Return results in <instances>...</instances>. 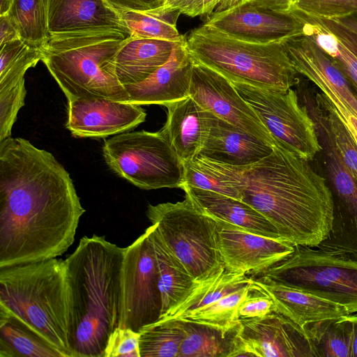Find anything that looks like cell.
Returning <instances> with one entry per match:
<instances>
[{"mask_svg":"<svg viewBox=\"0 0 357 357\" xmlns=\"http://www.w3.org/2000/svg\"><path fill=\"white\" fill-rule=\"evenodd\" d=\"M102 155L114 172L141 189L183 185V163L161 130L114 135L104 142Z\"/></svg>","mask_w":357,"mask_h":357,"instance_id":"obj_9","label":"cell"},{"mask_svg":"<svg viewBox=\"0 0 357 357\" xmlns=\"http://www.w3.org/2000/svg\"><path fill=\"white\" fill-rule=\"evenodd\" d=\"M302 290L357 312V261L309 246L294 245L291 255L255 275Z\"/></svg>","mask_w":357,"mask_h":357,"instance_id":"obj_8","label":"cell"},{"mask_svg":"<svg viewBox=\"0 0 357 357\" xmlns=\"http://www.w3.org/2000/svg\"><path fill=\"white\" fill-rule=\"evenodd\" d=\"M282 40L248 42L204 24L190 31L185 38V47L195 61L231 82L259 88L288 89L298 83V73Z\"/></svg>","mask_w":357,"mask_h":357,"instance_id":"obj_6","label":"cell"},{"mask_svg":"<svg viewBox=\"0 0 357 357\" xmlns=\"http://www.w3.org/2000/svg\"><path fill=\"white\" fill-rule=\"evenodd\" d=\"M121 18L130 31V38L159 39L181 42L185 36L176 28L180 13L153 14L137 10H119Z\"/></svg>","mask_w":357,"mask_h":357,"instance_id":"obj_33","label":"cell"},{"mask_svg":"<svg viewBox=\"0 0 357 357\" xmlns=\"http://www.w3.org/2000/svg\"><path fill=\"white\" fill-rule=\"evenodd\" d=\"M0 312L72 357L65 260L53 258L0 268Z\"/></svg>","mask_w":357,"mask_h":357,"instance_id":"obj_4","label":"cell"},{"mask_svg":"<svg viewBox=\"0 0 357 357\" xmlns=\"http://www.w3.org/2000/svg\"><path fill=\"white\" fill-rule=\"evenodd\" d=\"M222 1V0H194L190 5L181 12V14L192 17L197 15H204L206 19Z\"/></svg>","mask_w":357,"mask_h":357,"instance_id":"obj_44","label":"cell"},{"mask_svg":"<svg viewBox=\"0 0 357 357\" xmlns=\"http://www.w3.org/2000/svg\"><path fill=\"white\" fill-rule=\"evenodd\" d=\"M351 324V357H357V314L348 315Z\"/></svg>","mask_w":357,"mask_h":357,"instance_id":"obj_49","label":"cell"},{"mask_svg":"<svg viewBox=\"0 0 357 357\" xmlns=\"http://www.w3.org/2000/svg\"><path fill=\"white\" fill-rule=\"evenodd\" d=\"M204 24L229 36L257 43L280 41L303 32V24L291 14L248 1L212 13Z\"/></svg>","mask_w":357,"mask_h":357,"instance_id":"obj_13","label":"cell"},{"mask_svg":"<svg viewBox=\"0 0 357 357\" xmlns=\"http://www.w3.org/2000/svg\"><path fill=\"white\" fill-rule=\"evenodd\" d=\"M296 0H268L263 6L278 12L287 13Z\"/></svg>","mask_w":357,"mask_h":357,"instance_id":"obj_47","label":"cell"},{"mask_svg":"<svg viewBox=\"0 0 357 357\" xmlns=\"http://www.w3.org/2000/svg\"><path fill=\"white\" fill-rule=\"evenodd\" d=\"M253 282L274 303V310L301 327L308 323L350 314L347 307L314 294L278 284L261 277Z\"/></svg>","mask_w":357,"mask_h":357,"instance_id":"obj_22","label":"cell"},{"mask_svg":"<svg viewBox=\"0 0 357 357\" xmlns=\"http://www.w3.org/2000/svg\"><path fill=\"white\" fill-rule=\"evenodd\" d=\"M165 107L167 120L160 130L183 163L199 153L216 116L190 96Z\"/></svg>","mask_w":357,"mask_h":357,"instance_id":"obj_20","label":"cell"},{"mask_svg":"<svg viewBox=\"0 0 357 357\" xmlns=\"http://www.w3.org/2000/svg\"><path fill=\"white\" fill-rule=\"evenodd\" d=\"M333 20L357 36V12Z\"/></svg>","mask_w":357,"mask_h":357,"instance_id":"obj_48","label":"cell"},{"mask_svg":"<svg viewBox=\"0 0 357 357\" xmlns=\"http://www.w3.org/2000/svg\"><path fill=\"white\" fill-rule=\"evenodd\" d=\"M348 315L308 323L302 327L316 357H351L352 331Z\"/></svg>","mask_w":357,"mask_h":357,"instance_id":"obj_31","label":"cell"},{"mask_svg":"<svg viewBox=\"0 0 357 357\" xmlns=\"http://www.w3.org/2000/svg\"><path fill=\"white\" fill-rule=\"evenodd\" d=\"M68 101L66 128L76 137L104 138L128 132L145 121L141 105L107 98Z\"/></svg>","mask_w":357,"mask_h":357,"instance_id":"obj_16","label":"cell"},{"mask_svg":"<svg viewBox=\"0 0 357 357\" xmlns=\"http://www.w3.org/2000/svg\"><path fill=\"white\" fill-rule=\"evenodd\" d=\"M268 0H248V2L256 6H263Z\"/></svg>","mask_w":357,"mask_h":357,"instance_id":"obj_51","label":"cell"},{"mask_svg":"<svg viewBox=\"0 0 357 357\" xmlns=\"http://www.w3.org/2000/svg\"><path fill=\"white\" fill-rule=\"evenodd\" d=\"M146 231L155 253L158 267L162 297L160 319H162L169 315L199 282L194 279L183 264L162 241L154 225H151Z\"/></svg>","mask_w":357,"mask_h":357,"instance_id":"obj_25","label":"cell"},{"mask_svg":"<svg viewBox=\"0 0 357 357\" xmlns=\"http://www.w3.org/2000/svg\"><path fill=\"white\" fill-rule=\"evenodd\" d=\"M84 212L51 153L21 137L0 141V268L62 255Z\"/></svg>","mask_w":357,"mask_h":357,"instance_id":"obj_1","label":"cell"},{"mask_svg":"<svg viewBox=\"0 0 357 357\" xmlns=\"http://www.w3.org/2000/svg\"><path fill=\"white\" fill-rule=\"evenodd\" d=\"M26 95L24 79L0 87V141L10 137Z\"/></svg>","mask_w":357,"mask_h":357,"instance_id":"obj_38","label":"cell"},{"mask_svg":"<svg viewBox=\"0 0 357 357\" xmlns=\"http://www.w3.org/2000/svg\"><path fill=\"white\" fill-rule=\"evenodd\" d=\"M162 297L155 253L147 231L124 248L121 269L119 328L139 333L158 321Z\"/></svg>","mask_w":357,"mask_h":357,"instance_id":"obj_11","label":"cell"},{"mask_svg":"<svg viewBox=\"0 0 357 357\" xmlns=\"http://www.w3.org/2000/svg\"><path fill=\"white\" fill-rule=\"evenodd\" d=\"M146 215L165 245L197 282L225 269L216 223L185 194L183 201L149 204Z\"/></svg>","mask_w":357,"mask_h":357,"instance_id":"obj_7","label":"cell"},{"mask_svg":"<svg viewBox=\"0 0 357 357\" xmlns=\"http://www.w3.org/2000/svg\"><path fill=\"white\" fill-rule=\"evenodd\" d=\"M193 65L185 39L176 43L169 59L146 79L124 86L129 95L128 102L166 107L189 97Z\"/></svg>","mask_w":357,"mask_h":357,"instance_id":"obj_19","label":"cell"},{"mask_svg":"<svg viewBox=\"0 0 357 357\" xmlns=\"http://www.w3.org/2000/svg\"><path fill=\"white\" fill-rule=\"evenodd\" d=\"M241 200L252 206L293 245L317 248L328 235L333 197L326 179L308 161L275 146L244 167Z\"/></svg>","mask_w":357,"mask_h":357,"instance_id":"obj_2","label":"cell"},{"mask_svg":"<svg viewBox=\"0 0 357 357\" xmlns=\"http://www.w3.org/2000/svg\"><path fill=\"white\" fill-rule=\"evenodd\" d=\"M189 96L219 119L276 146L255 112L241 96L231 82L195 61Z\"/></svg>","mask_w":357,"mask_h":357,"instance_id":"obj_12","label":"cell"},{"mask_svg":"<svg viewBox=\"0 0 357 357\" xmlns=\"http://www.w3.org/2000/svg\"><path fill=\"white\" fill-rule=\"evenodd\" d=\"M324 95L328 98L335 113L343 122L357 144V116L351 112L335 96L324 93Z\"/></svg>","mask_w":357,"mask_h":357,"instance_id":"obj_42","label":"cell"},{"mask_svg":"<svg viewBox=\"0 0 357 357\" xmlns=\"http://www.w3.org/2000/svg\"><path fill=\"white\" fill-rule=\"evenodd\" d=\"M294 68L321 93L337 97L357 116V96L333 59L303 32L282 40Z\"/></svg>","mask_w":357,"mask_h":357,"instance_id":"obj_17","label":"cell"},{"mask_svg":"<svg viewBox=\"0 0 357 357\" xmlns=\"http://www.w3.org/2000/svg\"><path fill=\"white\" fill-rule=\"evenodd\" d=\"M315 97L323 107L336 151L344 165L357 180V144L324 93H317Z\"/></svg>","mask_w":357,"mask_h":357,"instance_id":"obj_37","label":"cell"},{"mask_svg":"<svg viewBox=\"0 0 357 357\" xmlns=\"http://www.w3.org/2000/svg\"><path fill=\"white\" fill-rule=\"evenodd\" d=\"M180 321L183 331L178 357L243 356L238 333L241 322L220 328L192 321Z\"/></svg>","mask_w":357,"mask_h":357,"instance_id":"obj_26","label":"cell"},{"mask_svg":"<svg viewBox=\"0 0 357 357\" xmlns=\"http://www.w3.org/2000/svg\"><path fill=\"white\" fill-rule=\"evenodd\" d=\"M239 319L244 356L316 357L303 328L275 310Z\"/></svg>","mask_w":357,"mask_h":357,"instance_id":"obj_15","label":"cell"},{"mask_svg":"<svg viewBox=\"0 0 357 357\" xmlns=\"http://www.w3.org/2000/svg\"><path fill=\"white\" fill-rule=\"evenodd\" d=\"M117 10L148 11L161 6L158 0H105Z\"/></svg>","mask_w":357,"mask_h":357,"instance_id":"obj_43","label":"cell"},{"mask_svg":"<svg viewBox=\"0 0 357 357\" xmlns=\"http://www.w3.org/2000/svg\"><path fill=\"white\" fill-rule=\"evenodd\" d=\"M40 48L19 41L4 45L0 49V87L24 79L26 70L41 61Z\"/></svg>","mask_w":357,"mask_h":357,"instance_id":"obj_36","label":"cell"},{"mask_svg":"<svg viewBox=\"0 0 357 357\" xmlns=\"http://www.w3.org/2000/svg\"><path fill=\"white\" fill-rule=\"evenodd\" d=\"M140 334L130 328H116L110 335L104 357H140Z\"/></svg>","mask_w":357,"mask_h":357,"instance_id":"obj_40","label":"cell"},{"mask_svg":"<svg viewBox=\"0 0 357 357\" xmlns=\"http://www.w3.org/2000/svg\"><path fill=\"white\" fill-rule=\"evenodd\" d=\"M252 282V278L248 277L247 274L231 273L225 268L215 275L199 282L169 315L159 320L178 319Z\"/></svg>","mask_w":357,"mask_h":357,"instance_id":"obj_30","label":"cell"},{"mask_svg":"<svg viewBox=\"0 0 357 357\" xmlns=\"http://www.w3.org/2000/svg\"><path fill=\"white\" fill-rule=\"evenodd\" d=\"M29 46L41 48L49 40L46 9L43 0H13L6 13Z\"/></svg>","mask_w":357,"mask_h":357,"instance_id":"obj_32","label":"cell"},{"mask_svg":"<svg viewBox=\"0 0 357 357\" xmlns=\"http://www.w3.org/2000/svg\"><path fill=\"white\" fill-rule=\"evenodd\" d=\"M274 147L215 116L208 138L198 155L233 166L246 167L268 156Z\"/></svg>","mask_w":357,"mask_h":357,"instance_id":"obj_21","label":"cell"},{"mask_svg":"<svg viewBox=\"0 0 357 357\" xmlns=\"http://www.w3.org/2000/svg\"><path fill=\"white\" fill-rule=\"evenodd\" d=\"M256 288L257 285L254 283L253 289L240 304L239 319L260 317L274 310V303L271 298L259 286L255 293Z\"/></svg>","mask_w":357,"mask_h":357,"instance_id":"obj_41","label":"cell"},{"mask_svg":"<svg viewBox=\"0 0 357 357\" xmlns=\"http://www.w3.org/2000/svg\"><path fill=\"white\" fill-rule=\"evenodd\" d=\"M20 39L17 31L6 14L0 15V47L4 44Z\"/></svg>","mask_w":357,"mask_h":357,"instance_id":"obj_45","label":"cell"},{"mask_svg":"<svg viewBox=\"0 0 357 357\" xmlns=\"http://www.w3.org/2000/svg\"><path fill=\"white\" fill-rule=\"evenodd\" d=\"M183 190L198 208L212 217L259 236L281 238L266 218L242 200L200 188L186 187Z\"/></svg>","mask_w":357,"mask_h":357,"instance_id":"obj_23","label":"cell"},{"mask_svg":"<svg viewBox=\"0 0 357 357\" xmlns=\"http://www.w3.org/2000/svg\"><path fill=\"white\" fill-rule=\"evenodd\" d=\"M67 357L15 318L0 312V357Z\"/></svg>","mask_w":357,"mask_h":357,"instance_id":"obj_29","label":"cell"},{"mask_svg":"<svg viewBox=\"0 0 357 357\" xmlns=\"http://www.w3.org/2000/svg\"><path fill=\"white\" fill-rule=\"evenodd\" d=\"M139 334L140 357H178L184 337L179 320H158Z\"/></svg>","mask_w":357,"mask_h":357,"instance_id":"obj_34","label":"cell"},{"mask_svg":"<svg viewBox=\"0 0 357 357\" xmlns=\"http://www.w3.org/2000/svg\"><path fill=\"white\" fill-rule=\"evenodd\" d=\"M183 166L181 189L200 188L241 200L245 167L222 163L200 155L183 162Z\"/></svg>","mask_w":357,"mask_h":357,"instance_id":"obj_28","label":"cell"},{"mask_svg":"<svg viewBox=\"0 0 357 357\" xmlns=\"http://www.w3.org/2000/svg\"><path fill=\"white\" fill-rule=\"evenodd\" d=\"M303 15L336 20L357 12V0H296L289 9Z\"/></svg>","mask_w":357,"mask_h":357,"instance_id":"obj_39","label":"cell"},{"mask_svg":"<svg viewBox=\"0 0 357 357\" xmlns=\"http://www.w3.org/2000/svg\"><path fill=\"white\" fill-rule=\"evenodd\" d=\"M130 37L112 30L50 36L42 61L68 100L107 98L128 102L115 72V59Z\"/></svg>","mask_w":357,"mask_h":357,"instance_id":"obj_5","label":"cell"},{"mask_svg":"<svg viewBox=\"0 0 357 357\" xmlns=\"http://www.w3.org/2000/svg\"><path fill=\"white\" fill-rule=\"evenodd\" d=\"M124 248L104 236H84L66 259L72 357H104L121 317Z\"/></svg>","mask_w":357,"mask_h":357,"instance_id":"obj_3","label":"cell"},{"mask_svg":"<svg viewBox=\"0 0 357 357\" xmlns=\"http://www.w3.org/2000/svg\"><path fill=\"white\" fill-rule=\"evenodd\" d=\"M231 83L255 112L276 146L306 161L321 152L314 122L291 88L265 89Z\"/></svg>","mask_w":357,"mask_h":357,"instance_id":"obj_10","label":"cell"},{"mask_svg":"<svg viewBox=\"0 0 357 357\" xmlns=\"http://www.w3.org/2000/svg\"><path fill=\"white\" fill-rule=\"evenodd\" d=\"M194 0H164L162 5L155 9L146 12L153 14H166L174 12H181Z\"/></svg>","mask_w":357,"mask_h":357,"instance_id":"obj_46","label":"cell"},{"mask_svg":"<svg viewBox=\"0 0 357 357\" xmlns=\"http://www.w3.org/2000/svg\"><path fill=\"white\" fill-rule=\"evenodd\" d=\"M307 17L317 23L307 25V35L333 59L357 96V36L334 20Z\"/></svg>","mask_w":357,"mask_h":357,"instance_id":"obj_27","label":"cell"},{"mask_svg":"<svg viewBox=\"0 0 357 357\" xmlns=\"http://www.w3.org/2000/svg\"><path fill=\"white\" fill-rule=\"evenodd\" d=\"M158 1L161 3V5H162L164 0H158Z\"/></svg>","mask_w":357,"mask_h":357,"instance_id":"obj_52","label":"cell"},{"mask_svg":"<svg viewBox=\"0 0 357 357\" xmlns=\"http://www.w3.org/2000/svg\"><path fill=\"white\" fill-rule=\"evenodd\" d=\"M178 42L129 38L118 52L115 72L123 86L146 79L170 58Z\"/></svg>","mask_w":357,"mask_h":357,"instance_id":"obj_24","label":"cell"},{"mask_svg":"<svg viewBox=\"0 0 357 357\" xmlns=\"http://www.w3.org/2000/svg\"><path fill=\"white\" fill-rule=\"evenodd\" d=\"M43 1L50 36L112 30L130 37L119 10L105 0Z\"/></svg>","mask_w":357,"mask_h":357,"instance_id":"obj_18","label":"cell"},{"mask_svg":"<svg viewBox=\"0 0 357 357\" xmlns=\"http://www.w3.org/2000/svg\"><path fill=\"white\" fill-rule=\"evenodd\" d=\"M253 287L252 282L176 319L192 321L220 328H230L239 322V305Z\"/></svg>","mask_w":357,"mask_h":357,"instance_id":"obj_35","label":"cell"},{"mask_svg":"<svg viewBox=\"0 0 357 357\" xmlns=\"http://www.w3.org/2000/svg\"><path fill=\"white\" fill-rule=\"evenodd\" d=\"M213 218L222 259L225 269L231 273L257 275L287 258L294 250V245L283 239L259 236Z\"/></svg>","mask_w":357,"mask_h":357,"instance_id":"obj_14","label":"cell"},{"mask_svg":"<svg viewBox=\"0 0 357 357\" xmlns=\"http://www.w3.org/2000/svg\"><path fill=\"white\" fill-rule=\"evenodd\" d=\"M13 0H1L0 15H3L8 10Z\"/></svg>","mask_w":357,"mask_h":357,"instance_id":"obj_50","label":"cell"}]
</instances>
